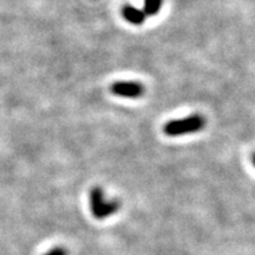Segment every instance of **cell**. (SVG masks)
I'll use <instances>...</instances> for the list:
<instances>
[{
	"mask_svg": "<svg viewBox=\"0 0 255 255\" xmlns=\"http://www.w3.org/2000/svg\"><path fill=\"white\" fill-rule=\"evenodd\" d=\"M122 15L127 21L132 25H141L144 23L146 18L143 9L133 7L131 5H126L122 7Z\"/></svg>",
	"mask_w": 255,
	"mask_h": 255,
	"instance_id": "cell-4",
	"label": "cell"
},
{
	"mask_svg": "<svg viewBox=\"0 0 255 255\" xmlns=\"http://www.w3.org/2000/svg\"><path fill=\"white\" fill-rule=\"evenodd\" d=\"M114 95L124 98H138L144 94V87L138 82H116L111 85Z\"/></svg>",
	"mask_w": 255,
	"mask_h": 255,
	"instance_id": "cell-3",
	"label": "cell"
},
{
	"mask_svg": "<svg viewBox=\"0 0 255 255\" xmlns=\"http://www.w3.org/2000/svg\"><path fill=\"white\" fill-rule=\"evenodd\" d=\"M90 209L96 219L103 220L119 212L120 202L117 200H107L103 190L95 187L90 193Z\"/></svg>",
	"mask_w": 255,
	"mask_h": 255,
	"instance_id": "cell-1",
	"label": "cell"
},
{
	"mask_svg": "<svg viewBox=\"0 0 255 255\" xmlns=\"http://www.w3.org/2000/svg\"><path fill=\"white\" fill-rule=\"evenodd\" d=\"M45 255H66V252L62 247H56L53 248V250H51L50 252H47Z\"/></svg>",
	"mask_w": 255,
	"mask_h": 255,
	"instance_id": "cell-6",
	"label": "cell"
},
{
	"mask_svg": "<svg viewBox=\"0 0 255 255\" xmlns=\"http://www.w3.org/2000/svg\"><path fill=\"white\" fill-rule=\"evenodd\" d=\"M253 162H254V165H255V155H254V157H253Z\"/></svg>",
	"mask_w": 255,
	"mask_h": 255,
	"instance_id": "cell-7",
	"label": "cell"
},
{
	"mask_svg": "<svg viewBox=\"0 0 255 255\" xmlns=\"http://www.w3.org/2000/svg\"><path fill=\"white\" fill-rule=\"evenodd\" d=\"M206 126V120L201 115H193L182 120H174L165 124L163 130L168 136H182L202 130Z\"/></svg>",
	"mask_w": 255,
	"mask_h": 255,
	"instance_id": "cell-2",
	"label": "cell"
},
{
	"mask_svg": "<svg viewBox=\"0 0 255 255\" xmlns=\"http://www.w3.org/2000/svg\"><path fill=\"white\" fill-rule=\"evenodd\" d=\"M162 4H163V0H144L143 12H144L145 15L157 14L162 7Z\"/></svg>",
	"mask_w": 255,
	"mask_h": 255,
	"instance_id": "cell-5",
	"label": "cell"
}]
</instances>
